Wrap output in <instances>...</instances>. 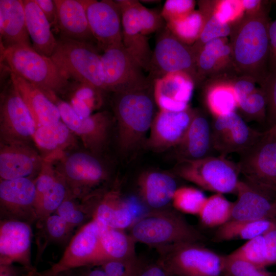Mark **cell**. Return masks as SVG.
Masks as SVG:
<instances>
[{
	"mask_svg": "<svg viewBox=\"0 0 276 276\" xmlns=\"http://www.w3.org/2000/svg\"><path fill=\"white\" fill-rule=\"evenodd\" d=\"M246 12L231 24L230 41L234 73L260 85L269 73L268 8Z\"/></svg>",
	"mask_w": 276,
	"mask_h": 276,
	"instance_id": "obj_1",
	"label": "cell"
},
{
	"mask_svg": "<svg viewBox=\"0 0 276 276\" xmlns=\"http://www.w3.org/2000/svg\"><path fill=\"white\" fill-rule=\"evenodd\" d=\"M111 105L119 149L124 156H132L145 144L155 116L153 83L144 88L113 93Z\"/></svg>",
	"mask_w": 276,
	"mask_h": 276,
	"instance_id": "obj_2",
	"label": "cell"
},
{
	"mask_svg": "<svg viewBox=\"0 0 276 276\" xmlns=\"http://www.w3.org/2000/svg\"><path fill=\"white\" fill-rule=\"evenodd\" d=\"M2 59L11 72L41 90L52 101L66 92L68 76L50 57L32 46L18 45L2 50Z\"/></svg>",
	"mask_w": 276,
	"mask_h": 276,
	"instance_id": "obj_3",
	"label": "cell"
},
{
	"mask_svg": "<svg viewBox=\"0 0 276 276\" xmlns=\"http://www.w3.org/2000/svg\"><path fill=\"white\" fill-rule=\"evenodd\" d=\"M134 241L158 248L186 242H197L203 236L178 212L158 210L150 213L132 225Z\"/></svg>",
	"mask_w": 276,
	"mask_h": 276,
	"instance_id": "obj_4",
	"label": "cell"
},
{
	"mask_svg": "<svg viewBox=\"0 0 276 276\" xmlns=\"http://www.w3.org/2000/svg\"><path fill=\"white\" fill-rule=\"evenodd\" d=\"M49 162L65 183L72 196L85 198L94 195V190L104 182L108 172L98 157L87 150H75Z\"/></svg>",
	"mask_w": 276,
	"mask_h": 276,
	"instance_id": "obj_5",
	"label": "cell"
},
{
	"mask_svg": "<svg viewBox=\"0 0 276 276\" xmlns=\"http://www.w3.org/2000/svg\"><path fill=\"white\" fill-rule=\"evenodd\" d=\"M98 49L94 44L60 36L50 57L69 78L104 92L101 55Z\"/></svg>",
	"mask_w": 276,
	"mask_h": 276,
	"instance_id": "obj_6",
	"label": "cell"
},
{
	"mask_svg": "<svg viewBox=\"0 0 276 276\" xmlns=\"http://www.w3.org/2000/svg\"><path fill=\"white\" fill-rule=\"evenodd\" d=\"M219 155L202 158L180 159L174 172L180 178L203 189L222 194L235 193L240 181L237 164Z\"/></svg>",
	"mask_w": 276,
	"mask_h": 276,
	"instance_id": "obj_7",
	"label": "cell"
},
{
	"mask_svg": "<svg viewBox=\"0 0 276 276\" xmlns=\"http://www.w3.org/2000/svg\"><path fill=\"white\" fill-rule=\"evenodd\" d=\"M158 264L169 276H222L224 256L197 242L158 248Z\"/></svg>",
	"mask_w": 276,
	"mask_h": 276,
	"instance_id": "obj_8",
	"label": "cell"
},
{
	"mask_svg": "<svg viewBox=\"0 0 276 276\" xmlns=\"http://www.w3.org/2000/svg\"><path fill=\"white\" fill-rule=\"evenodd\" d=\"M157 33L148 70L149 77L154 81L169 74L183 73L196 84V57L191 45L178 39L166 26Z\"/></svg>",
	"mask_w": 276,
	"mask_h": 276,
	"instance_id": "obj_9",
	"label": "cell"
},
{
	"mask_svg": "<svg viewBox=\"0 0 276 276\" xmlns=\"http://www.w3.org/2000/svg\"><path fill=\"white\" fill-rule=\"evenodd\" d=\"M101 61L105 91L128 92L144 88L153 83L123 44L105 50Z\"/></svg>",
	"mask_w": 276,
	"mask_h": 276,
	"instance_id": "obj_10",
	"label": "cell"
},
{
	"mask_svg": "<svg viewBox=\"0 0 276 276\" xmlns=\"http://www.w3.org/2000/svg\"><path fill=\"white\" fill-rule=\"evenodd\" d=\"M239 155L237 164L244 179L276 195V139L266 130Z\"/></svg>",
	"mask_w": 276,
	"mask_h": 276,
	"instance_id": "obj_11",
	"label": "cell"
},
{
	"mask_svg": "<svg viewBox=\"0 0 276 276\" xmlns=\"http://www.w3.org/2000/svg\"><path fill=\"white\" fill-rule=\"evenodd\" d=\"M100 223L92 220L73 236L59 261L36 276H53L76 268L100 265L105 261L100 240Z\"/></svg>",
	"mask_w": 276,
	"mask_h": 276,
	"instance_id": "obj_12",
	"label": "cell"
},
{
	"mask_svg": "<svg viewBox=\"0 0 276 276\" xmlns=\"http://www.w3.org/2000/svg\"><path fill=\"white\" fill-rule=\"evenodd\" d=\"M53 102L58 107L61 121L79 137L86 150L99 155L107 146L114 116L106 111L81 119L70 104L56 97Z\"/></svg>",
	"mask_w": 276,
	"mask_h": 276,
	"instance_id": "obj_13",
	"label": "cell"
},
{
	"mask_svg": "<svg viewBox=\"0 0 276 276\" xmlns=\"http://www.w3.org/2000/svg\"><path fill=\"white\" fill-rule=\"evenodd\" d=\"M36 128L30 110L11 82L1 96V142L34 143Z\"/></svg>",
	"mask_w": 276,
	"mask_h": 276,
	"instance_id": "obj_14",
	"label": "cell"
},
{
	"mask_svg": "<svg viewBox=\"0 0 276 276\" xmlns=\"http://www.w3.org/2000/svg\"><path fill=\"white\" fill-rule=\"evenodd\" d=\"M213 147L220 155L238 154L253 145L262 135L249 126L235 111L214 118L211 123Z\"/></svg>",
	"mask_w": 276,
	"mask_h": 276,
	"instance_id": "obj_15",
	"label": "cell"
},
{
	"mask_svg": "<svg viewBox=\"0 0 276 276\" xmlns=\"http://www.w3.org/2000/svg\"><path fill=\"white\" fill-rule=\"evenodd\" d=\"M97 47L104 51L123 44L122 15L116 1L81 0Z\"/></svg>",
	"mask_w": 276,
	"mask_h": 276,
	"instance_id": "obj_16",
	"label": "cell"
},
{
	"mask_svg": "<svg viewBox=\"0 0 276 276\" xmlns=\"http://www.w3.org/2000/svg\"><path fill=\"white\" fill-rule=\"evenodd\" d=\"M35 180L21 178L2 180L0 182L1 212L5 219H16L29 223L37 220Z\"/></svg>",
	"mask_w": 276,
	"mask_h": 276,
	"instance_id": "obj_17",
	"label": "cell"
},
{
	"mask_svg": "<svg viewBox=\"0 0 276 276\" xmlns=\"http://www.w3.org/2000/svg\"><path fill=\"white\" fill-rule=\"evenodd\" d=\"M44 164V157L32 143L1 142V180L21 178L35 180Z\"/></svg>",
	"mask_w": 276,
	"mask_h": 276,
	"instance_id": "obj_18",
	"label": "cell"
},
{
	"mask_svg": "<svg viewBox=\"0 0 276 276\" xmlns=\"http://www.w3.org/2000/svg\"><path fill=\"white\" fill-rule=\"evenodd\" d=\"M195 111L190 107L180 111L159 110L153 120L146 146L155 152L174 148L183 137Z\"/></svg>",
	"mask_w": 276,
	"mask_h": 276,
	"instance_id": "obj_19",
	"label": "cell"
},
{
	"mask_svg": "<svg viewBox=\"0 0 276 276\" xmlns=\"http://www.w3.org/2000/svg\"><path fill=\"white\" fill-rule=\"evenodd\" d=\"M32 236L30 223L16 219H3L0 226V265L18 263L26 269L31 263Z\"/></svg>",
	"mask_w": 276,
	"mask_h": 276,
	"instance_id": "obj_20",
	"label": "cell"
},
{
	"mask_svg": "<svg viewBox=\"0 0 276 276\" xmlns=\"http://www.w3.org/2000/svg\"><path fill=\"white\" fill-rule=\"evenodd\" d=\"M122 15V42L127 51L148 72L152 55L147 36L142 33L137 4L139 1H116Z\"/></svg>",
	"mask_w": 276,
	"mask_h": 276,
	"instance_id": "obj_21",
	"label": "cell"
},
{
	"mask_svg": "<svg viewBox=\"0 0 276 276\" xmlns=\"http://www.w3.org/2000/svg\"><path fill=\"white\" fill-rule=\"evenodd\" d=\"M195 83L183 73H173L153 82L154 97L159 110L180 111L189 107Z\"/></svg>",
	"mask_w": 276,
	"mask_h": 276,
	"instance_id": "obj_22",
	"label": "cell"
},
{
	"mask_svg": "<svg viewBox=\"0 0 276 276\" xmlns=\"http://www.w3.org/2000/svg\"><path fill=\"white\" fill-rule=\"evenodd\" d=\"M230 220L251 221L272 218L271 211L276 195L264 191L244 179L240 180Z\"/></svg>",
	"mask_w": 276,
	"mask_h": 276,
	"instance_id": "obj_23",
	"label": "cell"
},
{
	"mask_svg": "<svg viewBox=\"0 0 276 276\" xmlns=\"http://www.w3.org/2000/svg\"><path fill=\"white\" fill-rule=\"evenodd\" d=\"M174 148L178 160H194L213 155L211 123L203 113L196 110L183 137Z\"/></svg>",
	"mask_w": 276,
	"mask_h": 276,
	"instance_id": "obj_24",
	"label": "cell"
},
{
	"mask_svg": "<svg viewBox=\"0 0 276 276\" xmlns=\"http://www.w3.org/2000/svg\"><path fill=\"white\" fill-rule=\"evenodd\" d=\"M196 64L197 84L206 78L234 72L231 45L226 38H216L205 43L196 56Z\"/></svg>",
	"mask_w": 276,
	"mask_h": 276,
	"instance_id": "obj_25",
	"label": "cell"
},
{
	"mask_svg": "<svg viewBox=\"0 0 276 276\" xmlns=\"http://www.w3.org/2000/svg\"><path fill=\"white\" fill-rule=\"evenodd\" d=\"M54 1L57 13V27L61 36L94 45L96 44L97 46L81 1Z\"/></svg>",
	"mask_w": 276,
	"mask_h": 276,
	"instance_id": "obj_26",
	"label": "cell"
},
{
	"mask_svg": "<svg viewBox=\"0 0 276 276\" xmlns=\"http://www.w3.org/2000/svg\"><path fill=\"white\" fill-rule=\"evenodd\" d=\"M10 78L30 110L37 128L61 121L58 107L41 90L11 72Z\"/></svg>",
	"mask_w": 276,
	"mask_h": 276,
	"instance_id": "obj_27",
	"label": "cell"
},
{
	"mask_svg": "<svg viewBox=\"0 0 276 276\" xmlns=\"http://www.w3.org/2000/svg\"><path fill=\"white\" fill-rule=\"evenodd\" d=\"M0 33L2 50L18 45L31 46L21 0H0Z\"/></svg>",
	"mask_w": 276,
	"mask_h": 276,
	"instance_id": "obj_28",
	"label": "cell"
},
{
	"mask_svg": "<svg viewBox=\"0 0 276 276\" xmlns=\"http://www.w3.org/2000/svg\"><path fill=\"white\" fill-rule=\"evenodd\" d=\"M138 185L146 203L155 210H163L170 202L177 189L174 177L160 171H148L142 174Z\"/></svg>",
	"mask_w": 276,
	"mask_h": 276,
	"instance_id": "obj_29",
	"label": "cell"
},
{
	"mask_svg": "<svg viewBox=\"0 0 276 276\" xmlns=\"http://www.w3.org/2000/svg\"><path fill=\"white\" fill-rule=\"evenodd\" d=\"M76 136L62 121L38 127L34 135L36 146L45 153V160H52L76 146Z\"/></svg>",
	"mask_w": 276,
	"mask_h": 276,
	"instance_id": "obj_30",
	"label": "cell"
},
{
	"mask_svg": "<svg viewBox=\"0 0 276 276\" xmlns=\"http://www.w3.org/2000/svg\"><path fill=\"white\" fill-rule=\"evenodd\" d=\"M26 24L33 49L39 53L51 57L56 45L51 25L34 0H22Z\"/></svg>",
	"mask_w": 276,
	"mask_h": 276,
	"instance_id": "obj_31",
	"label": "cell"
},
{
	"mask_svg": "<svg viewBox=\"0 0 276 276\" xmlns=\"http://www.w3.org/2000/svg\"><path fill=\"white\" fill-rule=\"evenodd\" d=\"M92 219L106 226L122 229L133 223V217L118 190H112L96 201Z\"/></svg>",
	"mask_w": 276,
	"mask_h": 276,
	"instance_id": "obj_32",
	"label": "cell"
},
{
	"mask_svg": "<svg viewBox=\"0 0 276 276\" xmlns=\"http://www.w3.org/2000/svg\"><path fill=\"white\" fill-rule=\"evenodd\" d=\"M276 222V218L258 220H229L218 227L214 239L215 241L234 240L246 241L263 235Z\"/></svg>",
	"mask_w": 276,
	"mask_h": 276,
	"instance_id": "obj_33",
	"label": "cell"
},
{
	"mask_svg": "<svg viewBox=\"0 0 276 276\" xmlns=\"http://www.w3.org/2000/svg\"><path fill=\"white\" fill-rule=\"evenodd\" d=\"M216 1H200L199 10L202 14L204 24L202 31L197 40L191 45L196 57L208 42L219 38H226L230 35L231 24L221 22L215 13Z\"/></svg>",
	"mask_w": 276,
	"mask_h": 276,
	"instance_id": "obj_34",
	"label": "cell"
},
{
	"mask_svg": "<svg viewBox=\"0 0 276 276\" xmlns=\"http://www.w3.org/2000/svg\"><path fill=\"white\" fill-rule=\"evenodd\" d=\"M99 237L105 261L134 257L135 241L122 229L100 223Z\"/></svg>",
	"mask_w": 276,
	"mask_h": 276,
	"instance_id": "obj_35",
	"label": "cell"
},
{
	"mask_svg": "<svg viewBox=\"0 0 276 276\" xmlns=\"http://www.w3.org/2000/svg\"><path fill=\"white\" fill-rule=\"evenodd\" d=\"M205 102L214 118L235 112L238 103L231 81L211 84L206 90Z\"/></svg>",
	"mask_w": 276,
	"mask_h": 276,
	"instance_id": "obj_36",
	"label": "cell"
},
{
	"mask_svg": "<svg viewBox=\"0 0 276 276\" xmlns=\"http://www.w3.org/2000/svg\"><path fill=\"white\" fill-rule=\"evenodd\" d=\"M234 202L222 194L215 193L207 198L198 216L208 227H220L230 220Z\"/></svg>",
	"mask_w": 276,
	"mask_h": 276,
	"instance_id": "obj_37",
	"label": "cell"
},
{
	"mask_svg": "<svg viewBox=\"0 0 276 276\" xmlns=\"http://www.w3.org/2000/svg\"><path fill=\"white\" fill-rule=\"evenodd\" d=\"M37 226L40 229L37 239L39 254L49 243L66 241L71 236L74 228L56 213L52 214L42 221L37 223Z\"/></svg>",
	"mask_w": 276,
	"mask_h": 276,
	"instance_id": "obj_38",
	"label": "cell"
},
{
	"mask_svg": "<svg viewBox=\"0 0 276 276\" xmlns=\"http://www.w3.org/2000/svg\"><path fill=\"white\" fill-rule=\"evenodd\" d=\"M92 197L81 198L68 193L55 213L62 217L74 228L82 226L87 223L86 222L90 217H93L96 202L90 201Z\"/></svg>",
	"mask_w": 276,
	"mask_h": 276,
	"instance_id": "obj_39",
	"label": "cell"
},
{
	"mask_svg": "<svg viewBox=\"0 0 276 276\" xmlns=\"http://www.w3.org/2000/svg\"><path fill=\"white\" fill-rule=\"evenodd\" d=\"M68 193L65 183L58 176L52 186L36 200L37 223L42 221L55 213Z\"/></svg>",
	"mask_w": 276,
	"mask_h": 276,
	"instance_id": "obj_40",
	"label": "cell"
},
{
	"mask_svg": "<svg viewBox=\"0 0 276 276\" xmlns=\"http://www.w3.org/2000/svg\"><path fill=\"white\" fill-rule=\"evenodd\" d=\"M203 24L201 13L194 10L182 18L167 23L166 27L182 42L192 45L199 37Z\"/></svg>",
	"mask_w": 276,
	"mask_h": 276,
	"instance_id": "obj_41",
	"label": "cell"
},
{
	"mask_svg": "<svg viewBox=\"0 0 276 276\" xmlns=\"http://www.w3.org/2000/svg\"><path fill=\"white\" fill-rule=\"evenodd\" d=\"M238 103V108L246 120L259 123L266 121L267 100L261 87L240 98Z\"/></svg>",
	"mask_w": 276,
	"mask_h": 276,
	"instance_id": "obj_42",
	"label": "cell"
},
{
	"mask_svg": "<svg viewBox=\"0 0 276 276\" xmlns=\"http://www.w3.org/2000/svg\"><path fill=\"white\" fill-rule=\"evenodd\" d=\"M207 197L200 190L191 187L178 188L172 199V204L177 211L198 215Z\"/></svg>",
	"mask_w": 276,
	"mask_h": 276,
	"instance_id": "obj_43",
	"label": "cell"
},
{
	"mask_svg": "<svg viewBox=\"0 0 276 276\" xmlns=\"http://www.w3.org/2000/svg\"><path fill=\"white\" fill-rule=\"evenodd\" d=\"M229 255L261 267L265 268L267 266L265 245L263 235L247 240Z\"/></svg>",
	"mask_w": 276,
	"mask_h": 276,
	"instance_id": "obj_44",
	"label": "cell"
},
{
	"mask_svg": "<svg viewBox=\"0 0 276 276\" xmlns=\"http://www.w3.org/2000/svg\"><path fill=\"white\" fill-rule=\"evenodd\" d=\"M222 276H273L265 268L229 255L224 256Z\"/></svg>",
	"mask_w": 276,
	"mask_h": 276,
	"instance_id": "obj_45",
	"label": "cell"
},
{
	"mask_svg": "<svg viewBox=\"0 0 276 276\" xmlns=\"http://www.w3.org/2000/svg\"><path fill=\"white\" fill-rule=\"evenodd\" d=\"M137 8L143 34L147 36L154 32H158L166 26V22L161 11L148 9L138 2Z\"/></svg>",
	"mask_w": 276,
	"mask_h": 276,
	"instance_id": "obj_46",
	"label": "cell"
},
{
	"mask_svg": "<svg viewBox=\"0 0 276 276\" xmlns=\"http://www.w3.org/2000/svg\"><path fill=\"white\" fill-rule=\"evenodd\" d=\"M100 265L109 276H137L141 270L134 257L108 260Z\"/></svg>",
	"mask_w": 276,
	"mask_h": 276,
	"instance_id": "obj_47",
	"label": "cell"
},
{
	"mask_svg": "<svg viewBox=\"0 0 276 276\" xmlns=\"http://www.w3.org/2000/svg\"><path fill=\"white\" fill-rule=\"evenodd\" d=\"M195 2L192 0H167L161 11L166 24L182 18L194 11Z\"/></svg>",
	"mask_w": 276,
	"mask_h": 276,
	"instance_id": "obj_48",
	"label": "cell"
},
{
	"mask_svg": "<svg viewBox=\"0 0 276 276\" xmlns=\"http://www.w3.org/2000/svg\"><path fill=\"white\" fill-rule=\"evenodd\" d=\"M260 87L266 98V121L270 128L276 125V71L269 73Z\"/></svg>",
	"mask_w": 276,
	"mask_h": 276,
	"instance_id": "obj_49",
	"label": "cell"
},
{
	"mask_svg": "<svg viewBox=\"0 0 276 276\" xmlns=\"http://www.w3.org/2000/svg\"><path fill=\"white\" fill-rule=\"evenodd\" d=\"M215 10L221 22L231 24L242 16L244 9L241 1L225 0L216 1Z\"/></svg>",
	"mask_w": 276,
	"mask_h": 276,
	"instance_id": "obj_50",
	"label": "cell"
},
{
	"mask_svg": "<svg viewBox=\"0 0 276 276\" xmlns=\"http://www.w3.org/2000/svg\"><path fill=\"white\" fill-rule=\"evenodd\" d=\"M71 97L80 100L88 105L93 111L99 108L102 104V91L90 85L79 83Z\"/></svg>",
	"mask_w": 276,
	"mask_h": 276,
	"instance_id": "obj_51",
	"label": "cell"
},
{
	"mask_svg": "<svg viewBox=\"0 0 276 276\" xmlns=\"http://www.w3.org/2000/svg\"><path fill=\"white\" fill-rule=\"evenodd\" d=\"M266 249L267 266L276 264V222L263 235Z\"/></svg>",
	"mask_w": 276,
	"mask_h": 276,
	"instance_id": "obj_52",
	"label": "cell"
},
{
	"mask_svg": "<svg viewBox=\"0 0 276 276\" xmlns=\"http://www.w3.org/2000/svg\"><path fill=\"white\" fill-rule=\"evenodd\" d=\"M268 37L269 43V73H270L276 71V19L269 23Z\"/></svg>",
	"mask_w": 276,
	"mask_h": 276,
	"instance_id": "obj_53",
	"label": "cell"
},
{
	"mask_svg": "<svg viewBox=\"0 0 276 276\" xmlns=\"http://www.w3.org/2000/svg\"><path fill=\"white\" fill-rule=\"evenodd\" d=\"M49 20L51 26L57 27V13L54 0H34Z\"/></svg>",
	"mask_w": 276,
	"mask_h": 276,
	"instance_id": "obj_54",
	"label": "cell"
},
{
	"mask_svg": "<svg viewBox=\"0 0 276 276\" xmlns=\"http://www.w3.org/2000/svg\"><path fill=\"white\" fill-rule=\"evenodd\" d=\"M137 276H169L165 269L159 264L149 266L141 269Z\"/></svg>",
	"mask_w": 276,
	"mask_h": 276,
	"instance_id": "obj_55",
	"label": "cell"
},
{
	"mask_svg": "<svg viewBox=\"0 0 276 276\" xmlns=\"http://www.w3.org/2000/svg\"><path fill=\"white\" fill-rule=\"evenodd\" d=\"M266 2L260 0H243L241 4L246 12H254L261 8Z\"/></svg>",
	"mask_w": 276,
	"mask_h": 276,
	"instance_id": "obj_56",
	"label": "cell"
},
{
	"mask_svg": "<svg viewBox=\"0 0 276 276\" xmlns=\"http://www.w3.org/2000/svg\"><path fill=\"white\" fill-rule=\"evenodd\" d=\"M0 276H18V271L12 264L0 265Z\"/></svg>",
	"mask_w": 276,
	"mask_h": 276,
	"instance_id": "obj_57",
	"label": "cell"
},
{
	"mask_svg": "<svg viewBox=\"0 0 276 276\" xmlns=\"http://www.w3.org/2000/svg\"><path fill=\"white\" fill-rule=\"evenodd\" d=\"M84 276H109L107 274L104 270L101 268H95L92 270H89L87 271L84 275Z\"/></svg>",
	"mask_w": 276,
	"mask_h": 276,
	"instance_id": "obj_58",
	"label": "cell"
},
{
	"mask_svg": "<svg viewBox=\"0 0 276 276\" xmlns=\"http://www.w3.org/2000/svg\"><path fill=\"white\" fill-rule=\"evenodd\" d=\"M70 270H71L65 271L59 273L53 276H84L83 275H80V274H76L72 273L71 272H70ZM35 276H36V275Z\"/></svg>",
	"mask_w": 276,
	"mask_h": 276,
	"instance_id": "obj_59",
	"label": "cell"
},
{
	"mask_svg": "<svg viewBox=\"0 0 276 276\" xmlns=\"http://www.w3.org/2000/svg\"><path fill=\"white\" fill-rule=\"evenodd\" d=\"M271 216L272 218H276V197L274 199L271 208Z\"/></svg>",
	"mask_w": 276,
	"mask_h": 276,
	"instance_id": "obj_60",
	"label": "cell"
},
{
	"mask_svg": "<svg viewBox=\"0 0 276 276\" xmlns=\"http://www.w3.org/2000/svg\"><path fill=\"white\" fill-rule=\"evenodd\" d=\"M267 131L276 139V125L270 127Z\"/></svg>",
	"mask_w": 276,
	"mask_h": 276,
	"instance_id": "obj_61",
	"label": "cell"
},
{
	"mask_svg": "<svg viewBox=\"0 0 276 276\" xmlns=\"http://www.w3.org/2000/svg\"><path fill=\"white\" fill-rule=\"evenodd\" d=\"M36 272L35 269L34 268L29 271L27 276H35Z\"/></svg>",
	"mask_w": 276,
	"mask_h": 276,
	"instance_id": "obj_62",
	"label": "cell"
}]
</instances>
